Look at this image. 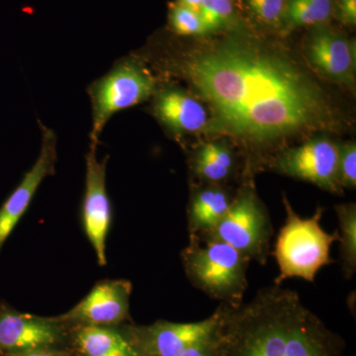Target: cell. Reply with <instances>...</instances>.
<instances>
[{
	"label": "cell",
	"mask_w": 356,
	"mask_h": 356,
	"mask_svg": "<svg viewBox=\"0 0 356 356\" xmlns=\"http://www.w3.org/2000/svg\"><path fill=\"white\" fill-rule=\"evenodd\" d=\"M180 70L210 105L211 128L232 137L266 144L334 123L331 103L305 70L252 40L194 51Z\"/></svg>",
	"instance_id": "6da1fadb"
},
{
	"label": "cell",
	"mask_w": 356,
	"mask_h": 356,
	"mask_svg": "<svg viewBox=\"0 0 356 356\" xmlns=\"http://www.w3.org/2000/svg\"><path fill=\"white\" fill-rule=\"evenodd\" d=\"M213 334L215 356H344L346 343L300 298L270 285L252 301L221 303Z\"/></svg>",
	"instance_id": "7a4b0ae2"
},
{
	"label": "cell",
	"mask_w": 356,
	"mask_h": 356,
	"mask_svg": "<svg viewBox=\"0 0 356 356\" xmlns=\"http://www.w3.org/2000/svg\"><path fill=\"white\" fill-rule=\"evenodd\" d=\"M286 221L276 240L274 257L280 274L274 284L281 285L289 278L314 282L321 268L334 264L331 248L339 242V229L327 233L321 226L324 208L318 206L310 218H301L295 212L286 196H283Z\"/></svg>",
	"instance_id": "3957f363"
},
{
	"label": "cell",
	"mask_w": 356,
	"mask_h": 356,
	"mask_svg": "<svg viewBox=\"0 0 356 356\" xmlns=\"http://www.w3.org/2000/svg\"><path fill=\"white\" fill-rule=\"evenodd\" d=\"M180 257L192 286L221 303H243L250 261L236 248L220 241L189 236L188 245Z\"/></svg>",
	"instance_id": "277c9868"
},
{
	"label": "cell",
	"mask_w": 356,
	"mask_h": 356,
	"mask_svg": "<svg viewBox=\"0 0 356 356\" xmlns=\"http://www.w3.org/2000/svg\"><path fill=\"white\" fill-rule=\"evenodd\" d=\"M273 235L268 211L257 195L254 184L248 180L234 196L219 224L209 234L198 238L228 243L250 261L264 266Z\"/></svg>",
	"instance_id": "5b68a950"
},
{
	"label": "cell",
	"mask_w": 356,
	"mask_h": 356,
	"mask_svg": "<svg viewBox=\"0 0 356 356\" xmlns=\"http://www.w3.org/2000/svg\"><path fill=\"white\" fill-rule=\"evenodd\" d=\"M154 91L156 81L151 72L131 58L119 63L91 84L88 90L92 106L90 144H98L112 116L149 99Z\"/></svg>",
	"instance_id": "8992f818"
},
{
	"label": "cell",
	"mask_w": 356,
	"mask_h": 356,
	"mask_svg": "<svg viewBox=\"0 0 356 356\" xmlns=\"http://www.w3.org/2000/svg\"><path fill=\"white\" fill-rule=\"evenodd\" d=\"M69 325L54 317L23 313L0 299V356L35 350H70Z\"/></svg>",
	"instance_id": "52a82bcc"
},
{
	"label": "cell",
	"mask_w": 356,
	"mask_h": 356,
	"mask_svg": "<svg viewBox=\"0 0 356 356\" xmlns=\"http://www.w3.org/2000/svg\"><path fill=\"white\" fill-rule=\"evenodd\" d=\"M220 318V307L205 318L193 323L159 320L151 325L131 322L120 325L138 356H179L194 344L212 336Z\"/></svg>",
	"instance_id": "ba28073f"
},
{
	"label": "cell",
	"mask_w": 356,
	"mask_h": 356,
	"mask_svg": "<svg viewBox=\"0 0 356 356\" xmlns=\"http://www.w3.org/2000/svg\"><path fill=\"white\" fill-rule=\"evenodd\" d=\"M339 156V145L327 138H317L278 154L270 166L281 175L310 182L331 193L341 194Z\"/></svg>",
	"instance_id": "9c48e42d"
},
{
	"label": "cell",
	"mask_w": 356,
	"mask_h": 356,
	"mask_svg": "<svg viewBox=\"0 0 356 356\" xmlns=\"http://www.w3.org/2000/svg\"><path fill=\"white\" fill-rule=\"evenodd\" d=\"M97 145L90 144L86 158V187L81 221L95 250L98 266L107 264L106 243L112 222V206L107 192V161L98 159Z\"/></svg>",
	"instance_id": "30bf717a"
},
{
	"label": "cell",
	"mask_w": 356,
	"mask_h": 356,
	"mask_svg": "<svg viewBox=\"0 0 356 356\" xmlns=\"http://www.w3.org/2000/svg\"><path fill=\"white\" fill-rule=\"evenodd\" d=\"M133 285L127 280H104L96 283L88 294L76 306L56 316L72 327H119L133 322L130 300Z\"/></svg>",
	"instance_id": "8fae6325"
},
{
	"label": "cell",
	"mask_w": 356,
	"mask_h": 356,
	"mask_svg": "<svg viewBox=\"0 0 356 356\" xmlns=\"http://www.w3.org/2000/svg\"><path fill=\"white\" fill-rule=\"evenodd\" d=\"M42 131L41 149L32 168L25 173L20 184L0 206V254L6 241L24 216L42 182L55 173L58 161L57 136L46 126Z\"/></svg>",
	"instance_id": "7c38bea8"
},
{
	"label": "cell",
	"mask_w": 356,
	"mask_h": 356,
	"mask_svg": "<svg viewBox=\"0 0 356 356\" xmlns=\"http://www.w3.org/2000/svg\"><path fill=\"white\" fill-rule=\"evenodd\" d=\"M307 56L325 76L341 83H351L355 77V53L343 37L329 31L313 35L307 46Z\"/></svg>",
	"instance_id": "4fadbf2b"
},
{
	"label": "cell",
	"mask_w": 356,
	"mask_h": 356,
	"mask_svg": "<svg viewBox=\"0 0 356 356\" xmlns=\"http://www.w3.org/2000/svg\"><path fill=\"white\" fill-rule=\"evenodd\" d=\"M154 114L173 133H195L208 125V115L197 99L178 88H166L156 95Z\"/></svg>",
	"instance_id": "5bb4252c"
},
{
	"label": "cell",
	"mask_w": 356,
	"mask_h": 356,
	"mask_svg": "<svg viewBox=\"0 0 356 356\" xmlns=\"http://www.w3.org/2000/svg\"><path fill=\"white\" fill-rule=\"evenodd\" d=\"M70 350L74 356H138L120 325L72 327Z\"/></svg>",
	"instance_id": "9a60e30c"
},
{
	"label": "cell",
	"mask_w": 356,
	"mask_h": 356,
	"mask_svg": "<svg viewBox=\"0 0 356 356\" xmlns=\"http://www.w3.org/2000/svg\"><path fill=\"white\" fill-rule=\"evenodd\" d=\"M234 196L222 184L194 189L187 206L189 236H204L213 231L226 215Z\"/></svg>",
	"instance_id": "2e32d148"
},
{
	"label": "cell",
	"mask_w": 356,
	"mask_h": 356,
	"mask_svg": "<svg viewBox=\"0 0 356 356\" xmlns=\"http://www.w3.org/2000/svg\"><path fill=\"white\" fill-rule=\"evenodd\" d=\"M235 156L227 145L209 143L194 154L191 161L194 177L207 184H222L235 170Z\"/></svg>",
	"instance_id": "e0dca14e"
},
{
	"label": "cell",
	"mask_w": 356,
	"mask_h": 356,
	"mask_svg": "<svg viewBox=\"0 0 356 356\" xmlns=\"http://www.w3.org/2000/svg\"><path fill=\"white\" fill-rule=\"evenodd\" d=\"M339 221L341 269L346 280H351L356 271V205L355 203L334 206Z\"/></svg>",
	"instance_id": "ac0fdd59"
},
{
	"label": "cell",
	"mask_w": 356,
	"mask_h": 356,
	"mask_svg": "<svg viewBox=\"0 0 356 356\" xmlns=\"http://www.w3.org/2000/svg\"><path fill=\"white\" fill-rule=\"evenodd\" d=\"M332 9V0H289L284 13L288 24L296 27L325 22Z\"/></svg>",
	"instance_id": "d6986e66"
},
{
	"label": "cell",
	"mask_w": 356,
	"mask_h": 356,
	"mask_svg": "<svg viewBox=\"0 0 356 356\" xmlns=\"http://www.w3.org/2000/svg\"><path fill=\"white\" fill-rule=\"evenodd\" d=\"M168 19L173 31L182 36H199L208 32L197 13L177 2L170 6Z\"/></svg>",
	"instance_id": "ffe728a7"
},
{
	"label": "cell",
	"mask_w": 356,
	"mask_h": 356,
	"mask_svg": "<svg viewBox=\"0 0 356 356\" xmlns=\"http://www.w3.org/2000/svg\"><path fill=\"white\" fill-rule=\"evenodd\" d=\"M231 0H202L199 16L208 32L219 29L233 17Z\"/></svg>",
	"instance_id": "44dd1931"
},
{
	"label": "cell",
	"mask_w": 356,
	"mask_h": 356,
	"mask_svg": "<svg viewBox=\"0 0 356 356\" xmlns=\"http://www.w3.org/2000/svg\"><path fill=\"white\" fill-rule=\"evenodd\" d=\"M339 181L341 188L355 191L356 187V146L355 143L339 146Z\"/></svg>",
	"instance_id": "7402d4cb"
},
{
	"label": "cell",
	"mask_w": 356,
	"mask_h": 356,
	"mask_svg": "<svg viewBox=\"0 0 356 356\" xmlns=\"http://www.w3.org/2000/svg\"><path fill=\"white\" fill-rule=\"evenodd\" d=\"M248 4L252 13L267 24L280 22L285 10V0H248Z\"/></svg>",
	"instance_id": "603a6c76"
},
{
	"label": "cell",
	"mask_w": 356,
	"mask_h": 356,
	"mask_svg": "<svg viewBox=\"0 0 356 356\" xmlns=\"http://www.w3.org/2000/svg\"><path fill=\"white\" fill-rule=\"evenodd\" d=\"M213 334H214V332H213ZM213 334L209 339L200 341V343L192 346L191 348H187L179 356H215Z\"/></svg>",
	"instance_id": "cb8c5ba5"
},
{
	"label": "cell",
	"mask_w": 356,
	"mask_h": 356,
	"mask_svg": "<svg viewBox=\"0 0 356 356\" xmlns=\"http://www.w3.org/2000/svg\"><path fill=\"white\" fill-rule=\"evenodd\" d=\"M339 13L341 20L348 24H355L356 22V0H341Z\"/></svg>",
	"instance_id": "d4e9b609"
},
{
	"label": "cell",
	"mask_w": 356,
	"mask_h": 356,
	"mask_svg": "<svg viewBox=\"0 0 356 356\" xmlns=\"http://www.w3.org/2000/svg\"><path fill=\"white\" fill-rule=\"evenodd\" d=\"M6 356H74L70 350H35Z\"/></svg>",
	"instance_id": "484cf974"
},
{
	"label": "cell",
	"mask_w": 356,
	"mask_h": 356,
	"mask_svg": "<svg viewBox=\"0 0 356 356\" xmlns=\"http://www.w3.org/2000/svg\"><path fill=\"white\" fill-rule=\"evenodd\" d=\"M177 3L181 4V6L187 7V8L191 9V10L199 14L202 0H177Z\"/></svg>",
	"instance_id": "4316f807"
}]
</instances>
